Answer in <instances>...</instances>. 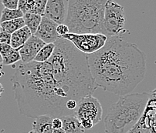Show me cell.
<instances>
[{"instance_id":"obj_22","label":"cell","mask_w":156,"mask_h":133,"mask_svg":"<svg viewBox=\"0 0 156 133\" xmlns=\"http://www.w3.org/2000/svg\"><path fill=\"white\" fill-rule=\"evenodd\" d=\"M1 3L3 5L4 8L8 9H18V0H2Z\"/></svg>"},{"instance_id":"obj_19","label":"cell","mask_w":156,"mask_h":133,"mask_svg":"<svg viewBox=\"0 0 156 133\" xmlns=\"http://www.w3.org/2000/svg\"><path fill=\"white\" fill-rule=\"evenodd\" d=\"M47 3V0H37V1H34V3H33V5L32 7L30 13L44 16Z\"/></svg>"},{"instance_id":"obj_10","label":"cell","mask_w":156,"mask_h":133,"mask_svg":"<svg viewBox=\"0 0 156 133\" xmlns=\"http://www.w3.org/2000/svg\"><path fill=\"white\" fill-rule=\"evenodd\" d=\"M45 45L46 43L44 42L33 35L25 43V45L19 49L22 64H28L34 61L37 53Z\"/></svg>"},{"instance_id":"obj_3","label":"cell","mask_w":156,"mask_h":133,"mask_svg":"<svg viewBox=\"0 0 156 133\" xmlns=\"http://www.w3.org/2000/svg\"><path fill=\"white\" fill-rule=\"evenodd\" d=\"M56 84L69 100L76 102L93 95L98 89L91 75L88 55L76 49L70 41L60 38L48 61Z\"/></svg>"},{"instance_id":"obj_7","label":"cell","mask_w":156,"mask_h":133,"mask_svg":"<svg viewBox=\"0 0 156 133\" xmlns=\"http://www.w3.org/2000/svg\"><path fill=\"white\" fill-rule=\"evenodd\" d=\"M60 38L70 41L79 51L90 55L99 51L105 46L108 37L103 34H74L68 33Z\"/></svg>"},{"instance_id":"obj_14","label":"cell","mask_w":156,"mask_h":133,"mask_svg":"<svg viewBox=\"0 0 156 133\" xmlns=\"http://www.w3.org/2000/svg\"><path fill=\"white\" fill-rule=\"evenodd\" d=\"M63 129L66 133H84V128L74 115H66L62 117Z\"/></svg>"},{"instance_id":"obj_27","label":"cell","mask_w":156,"mask_h":133,"mask_svg":"<svg viewBox=\"0 0 156 133\" xmlns=\"http://www.w3.org/2000/svg\"><path fill=\"white\" fill-rule=\"evenodd\" d=\"M80 122L84 129H90V128H92L94 126L93 122H90V120H81Z\"/></svg>"},{"instance_id":"obj_2","label":"cell","mask_w":156,"mask_h":133,"mask_svg":"<svg viewBox=\"0 0 156 133\" xmlns=\"http://www.w3.org/2000/svg\"><path fill=\"white\" fill-rule=\"evenodd\" d=\"M12 90L22 115L36 118L41 115L62 118L73 115L66 109L69 101L57 86L48 62L20 64L11 78Z\"/></svg>"},{"instance_id":"obj_32","label":"cell","mask_w":156,"mask_h":133,"mask_svg":"<svg viewBox=\"0 0 156 133\" xmlns=\"http://www.w3.org/2000/svg\"><path fill=\"white\" fill-rule=\"evenodd\" d=\"M28 133H37V132H36V131H33V130H32V131H29Z\"/></svg>"},{"instance_id":"obj_30","label":"cell","mask_w":156,"mask_h":133,"mask_svg":"<svg viewBox=\"0 0 156 133\" xmlns=\"http://www.w3.org/2000/svg\"><path fill=\"white\" fill-rule=\"evenodd\" d=\"M1 64H2V57L1 56V54H0V65Z\"/></svg>"},{"instance_id":"obj_15","label":"cell","mask_w":156,"mask_h":133,"mask_svg":"<svg viewBox=\"0 0 156 133\" xmlns=\"http://www.w3.org/2000/svg\"><path fill=\"white\" fill-rule=\"evenodd\" d=\"M41 15H35V14L27 13L23 15V19L25 22V25L30 30L33 35H35L40 26L42 21Z\"/></svg>"},{"instance_id":"obj_9","label":"cell","mask_w":156,"mask_h":133,"mask_svg":"<svg viewBox=\"0 0 156 133\" xmlns=\"http://www.w3.org/2000/svg\"><path fill=\"white\" fill-rule=\"evenodd\" d=\"M68 1L67 0H48L46 5L44 16L58 25L64 24L67 16Z\"/></svg>"},{"instance_id":"obj_31","label":"cell","mask_w":156,"mask_h":133,"mask_svg":"<svg viewBox=\"0 0 156 133\" xmlns=\"http://www.w3.org/2000/svg\"><path fill=\"white\" fill-rule=\"evenodd\" d=\"M2 31H3V30H2V26H1V25H0V34H1V32H2Z\"/></svg>"},{"instance_id":"obj_13","label":"cell","mask_w":156,"mask_h":133,"mask_svg":"<svg viewBox=\"0 0 156 133\" xmlns=\"http://www.w3.org/2000/svg\"><path fill=\"white\" fill-rule=\"evenodd\" d=\"M32 36L33 34L27 26L23 27L11 35L10 46H12L14 49L19 51L20 48H22L25 45V43L28 41V39Z\"/></svg>"},{"instance_id":"obj_24","label":"cell","mask_w":156,"mask_h":133,"mask_svg":"<svg viewBox=\"0 0 156 133\" xmlns=\"http://www.w3.org/2000/svg\"><path fill=\"white\" fill-rule=\"evenodd\" d=\"M10 43H11V35L2 31L0 34V43L10 45Z\"/></svg>"},{"instance_id":"obj_11","label":"cell","mask_w":156,"mask_h":133,"mask_svg":"<svg viewBox=\"0 0 156 133\" xmlns=\"http://www.w3.org/2000/svg\"><path fill=\"white\" fill-rule=\"evenodd\" d=\"M58 24L51 21L47 17H42V21L34 36L43 41L46 44L55 43L60 38L57 32Z\"/></svg>"},{"instance_id":"obj_29","label":"cell","mask_w":156,"mask_h":133,"mask_svg":"<svg viewBox=\"0 0 156 133\" xmlns=\"http://www.w3.org/2000/svg\"><path fill=\"white\" fill-rule=\"evenodd\" d=\"M3 92H4V88L3 86H2V84L0 83V98H1V96H2V94Z\"/></svg>"},{"instance_id":"obj_1","label":"cell","mask_w":156,"mask_h":133,"mask_svg":"<svg viewBox=\"0 0 156 133\" xmlns=\"http://www.w3.org/2000/svg\"><path fill=\"white\" fill-rule=\"evenodd\" d=\"M146 60L136 44L118 36L108 37L102 49L88 55L97 87L120 96L131 94L144 80Z\"/></svg>"},{"instance_id":"obj_17","label":"cell","mask_w":156,"mask_h":133,"mask_svg":"<svg viewBox=\"0 0 156 133\" xmlns=\"http://www.w3.org/2000/svg\"><path fill=\"white\" fill-rule=\"evenodd\" d=\"M55 49V43L46 44L42 48V49L37 53V56L34 59V62L37 63H46L51 58Z\"/></svg>"},{"instance_id":"obj_8","label":"cell","mask_w":156,"mask_h":133,"mask_svg":"<svg viewBox=\"0 0 156 133\" xmlns=\"http://www.w3.org/2000/svg\"><path fill=\"white\" fill-rule=\"evenodd\" d=\"M102 112L103 109L100 101L93 95H89L78 101L73 115L79 121L90 120L95 125L101 121Z\"/></svg>"},{"instance_id":"obj_12","label":"cell","mask_w":156,"mask_h":133,"mask_svg":"<svg viewBox=\"0 0 156 133\" xmlns=\"http://www.w3.org/2000/svg\"><path fill=\"white\" fill-rule=\"evenodd\" d=\"M53 117L50 115H41L34 119L32 124L33 131L37 133H53Z\"/></svg>"},{"instance_id":"obj_26","label":"cell","mask_w":156,"mask_h":133,"mask_svg":"<svg viewBox=\"0 0 156 133\" xmlns=\"http://www.w3.org/2000/svg\"><path fill=\"white\" fill-rule=\"evenodd\" d=\"M52 126L53 130L60 129L63 128V122L61 118H53V122H52Z\"/></svg>"},{"instance_id":"obj_6","label":"cell","mask_w":156,"mask_h":133,"mask_svg":"<svg viewBox=\"0 0 156 133\" xmlns=\"http://www.w3.org/2000/svg\"><path fill=\"white\" fill-rule=\"evenodd\" d=\"M104 27L107 37H120L126 33L123 5L114 1H107L104 15Z\"/></svg>"},{"instance_id":"obj_20","label":"cell","mask_w":156,"mask_h":133,"mask_svg":"<svg viewBox=\"0 0 156 133\" xmlns=\"http://www.w3.org/2000/svg\"><path fill=\"white\" fill-rule=\"evenodd\" d=\"M21 60L20 53L18 50H14L10 55L2 59V64L5 66H11Z\"/></svg>"},{"instance_id":"obj_4","label":"cell","mask_w":156,"mask_h":133,"mask_svg":"<svg viewBox=\"0 0 156 133\" xmlns=\"http://www.w3.org/2000/svg\"><path fill=\"white\" fill-rule=\"evenodd\" d=\"M150 99L151 94L147 92L120 96L108 108L104 119L105 132L129 133L142 118Z\"/></svg>"},{"instance_id":"obj_23","label":"cell","mask_w":156,"mask_h":133,"mask_svg":"<svg viewBox=\"0 0 156 133\" xmlns=\"http://www.w3.org/2000/svg\"><path fill=\"white\" fill-rule=\"evenodd\" d=\"M57 33H58L59 36H60V37L70 33L69 28L66 26L65 24H60V25H58V26H57Z\"/></svg>"},{"instance_id":"obj_5","label":"cell","mask_w":156,"mask_h":133,"mask_svg":"<svg viewBox=\"0 0 156 133\" xmlns=\"http://www.w3.org/2000/svg\"><path fill=\"white\" fill-rule=\"evenodd\" d=\"M105 0H70L64 24L70 33L103 34ZM106 36V35H105Z\"/></svg>"},{"instance_id":"obj_18","label":"cell","mask_w":156,"mask_h":133,"mask_svg":"<svg viewBox=\"0 0 156 133\" xmlns=\"http://www.w3.org/2000/svg\"><path fill=\"white\" fill-rule=\"evenodd\" d=\"M23 13L20 9L11 10L4 8L2 11V14H1L0 22L2 23L4 22H8L11 21V20L23 18Z\"/></svg>"},{"instance_id":"obj_21","label":"cell","mask_w":156,"mask_h":133,"mask_svg":"<svg viewBox=\"0 0 156 133\" xmlns=\"http://www.w3.org/2000/svg\"><path fill=\"white\" fill-rule=\"evenodd\" d=\"M14 50L15 49L10 45L0 43V54L2 56V59L11 54Z\"/></svg>"},{"instance_id":"obj_25","label":"cell","mask_w":156,"mask_h":133,"mask_svg":"<svg viewBox=\"0 0 156 133\" xmlns=\"http://www.w3.org/2000/svg\"><path fill=\"white\" fill-rule=\"evenodd\" d=\"M76 106H77V102L76 100H73V99L67 101L66 104V109L70 111V112H73V114H74V111L76 108Z\"/></svg>"},{"instance_id":"obj_16","label":"cell","mask_w":156,"mask_h":133,"mask_svg":"<svg viewBox=\"0 0 156 133\" xmlns=\"http://www.w3.org/2000/svg\"><path fill=\"white\" fill-rule=\"evenodd\" d=\"M2 26V30L9 34L12 35L15 32L18 31L19 29H22L23 27L26 26L25 22H24L23 17V18L11 20V21L4 22L0 23Z\"/></svg>"},{"instance_id":"obj_28","label":"cell","mask_w":156,"mask_h":133,"mask_svg":"<svg viewBox=\"0 0 156 133\" xmlns=\"http://www.w3.org/2000/svg\"><path fill=\"white\" fill-rule=\"evenodd\" d=\"M53 133H66L64 131H63V128H60V129H57V130H53Z\"/></svg>"}]
</instances>
